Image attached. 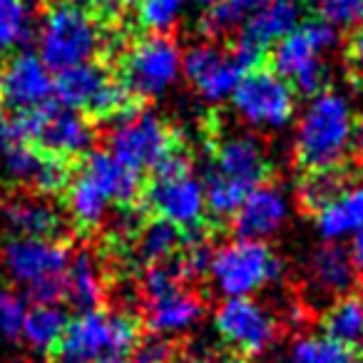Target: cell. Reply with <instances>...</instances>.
Listing matches in <instances>:
<instances>
[{
  "instance_id": "1",
  "label": "cell",
  "mask_w": 363,
  "mask_h": 363,
  "mask_svg": "<svg viewBox=\"0 0 363 363\" xmlns=\"http://www.w3.org/2000/svg\"><path fill=\"white\" fill-rule=\"evenodd\" d=\"M269 177L267 147L252 132L227 135L209 152L204 169V197L207 212L217 219H232L249 192L264 184Z\"/></svg>"
},
{
  "instance_id": "2",
  "label": "cell",
  "mask_w": 363,
  "mask_h": 363,
  "mask_svg": "<svg viewBox=\"0 0 363 363\" xmlns=\"http://www.w3.org/2000/svg\"><path fill=\"white\" fill-rule=\"evenodd\" d=\"M356 145V117L346 95L321 90L308 100L294 132V157L306 172L333 169Z\"/></svg>"
},
{
  "instance_id": "3",
  "label": "cell",
  "mask_w": 363,
  "mask_h": 363,
  "mask_svg": "<svg viewBox=\"0 0 363 363\" xmlns=\"http://www.w3.org/2000/svg\"><path fill=\"white\" fill-rule=\"evenodd\" d=\"M38 55L52 72L95 62L110 45L100 18L80 0H55L35 26Z\"/></svg>"
},
{
  "instance_id": "4",
  "label": "cell",
  "mask_w": 363,
  "mask_h": 363,
  "mask_svg": "<svg viewBox=\"0 0 363 363\" xmlns=\"http://www.w3.org/2000/svg\"><path fill=\"white\" fill-rule=\"evenodd\" d=\"M142 328L132 313L115 308L77 311L50 353V363H95L105 356H130L137 351Z\"/></svg>"
},
{
  "instance_id": "5",
  "label": "cell",
  "mask_w": 363,
  "mask_h": 363,
  "mask_svg": "<svg viewBox=\"0 0 363 363\" xmlns=\"http://www.w3.org/2000/svg\"><path fill=\"white\" fill-rule=\"evenodd\" d=\"M70 257V247L62 239L11 237L0 249V267L33 303H60Z\"/></svg>"
},
{
  "instance_id": "6",
  "label": "cell",
  "mask_w": 363,
  "mask_h": 363,
  "mask_svg": "<svg viewBox=\"0 0 363 363\" xmlns=\"http://www.w3.org/2000/svg\"><path fill=\"white\" fill-rule=\"evenodd\" d=\"M142 199L155 219L174 224L184 234H197L209 214L204 182L194 174L192 160L179 147L152 169V182L142 189Z\"/></svg>"
},
{
  "instance_id": "7",
  "label": "cell",
  "mask_w": 363,
  "mask_h": 363,
  "mask_svg": "<svg viewBox=\"0 0 363 363\" xmlns=\"http://www.w3.org/2000/svg\"><path fill=\"white\" fill-rule=\"evenodd\" d=\"M338 45V30L321 18L298 23L272 48V70L294 87L296 95L313 97L326 90V55Z\"/></svg>"
},
{
  "instance_id": "8",
  "label": "cell",
  "mask_w": 363,
  "mask_h": 363,
  "mask_svg": "<svg viewBox=\"0 0 363 363\" xmlns=\"http://www.w3.org/2000/svg\"><path fill=\"white\" fill-rule=\"evenodd\" d=\"M284 274V264L267 242L239 239L219 244L212 249L207 277L214 291L224 298L254 296L272 286Z\"/></svg>"
},
{
  "instance_id": "9",
  "label": "cell",
  "mask_w": 363,
  "mask_h": 363,
  "mask_svg": "<svg viewBox=\"0 0 363 363\" xmlns=\"http://www.w3.org/2000/svg\"><path fill=\"white\" fill-rule=\"evenodd\" d=\"M11 140L28 142L55 160L70 162L92 152L95 130L87 115L52 100L11 120Z\"/></svg>"
},
{
  "instance_id": "10",
  "label": "cell",
  "mask_w": 363,
  "mask_h": 363,
  "mask_svg": "<svg viewBox=\"0 0 363 363\" xmlns=\"http://www.w3.org/2000/svg\"><path fill=\"white\" fill-rule=\"evenodd\" d=\"M184 50L167 33H147L125 48L120 60V80L132 97L160 100L182 77Z\"/></svg>"
},
{
  "instance_id": "11",
  "label": "cell",
  "mask_w": 363,
  "mask_h": 363,
  "mask_svg": "<svg viewBox=\"0 0 363 363\" xmlns=\"http://www.w3.org/2000/svg\"><path fill=\"white\" fill-rule=\"evenodd\" d=\"M177 147L179 142L174 130L152 110L127 107L122 115L110 120L107 150L140 174L152 172Z\"/></svg>"
},
{
  "instance_id": "12",
  "label": "cell",
  "mask_w": 363,
  "mask_h": 363,
  "mask_svg": "<svg viewBox=\"0 0 363 363\" xmlns=\"http://www.w3.org/2000/svg\"><path fill=\"white\" fill-rule=\"evenodd\" d=\"M232 110L252 130H284L296 115V92L272 67H252L229 97Z\"/></svg>"
},
{
  "instance_id": "13",
  "label": "cell",
  "mask_w": 363,
  "mask_h": 363,
  "mask_svg": "<svg viewBox=\"0 0 363 363\" xmlns=\"http://www.w3.org/2000/svg\"><path fill=\"white\" fill-rule=\"evenodd\" d=\"M55 102L97 120H115L132 107V95L120 77L97 62L55 72Z\"/></svg>"
},
{
  "instance_id": "14",
  "label": "cell",
  "mask_w": 363,
  "mask_h": 363,
  "mask_svg": "<svg viewBox=\"0 0 363 363\" xmlns=\"http://www.w3.org/2000/svg\"><path fill=\"white\" fill-rule=\"evenodd\" d=\"M212 321L224 346L244 358L264 356L279 338L277 313L254 296L224 298Z\"/></svg>"
},
{
  "instance_id": "15",
  "label": "cell",
  "mask_w": 363,
  "mask_h": 363,
  "mask_svg": "<svg viewBox=\"0 0 363 363\" xmlns=\"http://www.w3.org/2000/svg\"><path fill=\"white\" fill-rule=\"evenodd\" d=\"M247 70L249 67L234 55V50H224L214 43H197L182 60V77L209 105L227 102Z\"/></svg>"
},
{
  "instance_id": "16",
  "label": "cell",
  "mask_w": 363,
  "mask_h": 363,
  "mask_svg": "<svg viewBox=\"0 0 363 363\" xmlns=\"http://www.w3.org/2000/svg\"><path fill=\"white\" fill-rule=\"evenodd\" d=\"M301 23L298 0H264L247 18L234 40V55L252 70L259 67L269 50Z\"/></svg>"
},
{
  "instance_id": "17",
  "label": "cell",
  "mask_w": 363,
  "mask_h": 363,
  "mask_svg": "<svg viewBox=\"0 0 363 363\" xmlns=\"http://www.w3.org/2000/svg\"><path fill=\"white\" fill-rule=\"evenodd\" d=\"M55 100V75L38 52L21 50L0 62V102L13 112H30Z\"/></svg>"
},
{
  "instance_id": "18",
  "label": "cell",
  "mask_w": 363,
  "mask_h": 363,
  "mask_svg": "<svg viewBox=\"0 0 363 363\" xmlns=\"http://www.w3.org/2000/svg\"><path fill=\"white\" fill-rule=\"evenodd\" d=\"M3 172L18 187H28L33 194L52 197L62 194L70 182L67 162L45 155L28 142L11 140L3 150Z\"/></svg>"
},
{
  "instance_id": "19",
  "label": "cell",
  "mask_w": 363,
  "mask_h": 363,
  "mask_svg": "<svg viewBox=\"0 0 363 363\" xmlns=\"http://www.w3.org/2000/svg\"><path fill=\"white\" fill-rule=\"evenodd\" d=\"M291 217V199L289 192L279 184H259L254 192L247 194L239 209L232 214L234 237L239 239H257L267 242L274 234L284 229V224Z\"/></svg>"
},
{
  "instance_id": "20",
  "label": "cell",
  "mask_w": 363,
  "mask_h": 363,
  "mask_svg": "<svg viewBox=\"0 0 363 363\" xmlns=\"http://www.w3.org/2000/svg\"><path fill=\"white\" fill-rule=\"evenodd\" d=\"M204 318V301L187 284L145 296V323L155 336L169 338L192 331Z\"/></svg>"
},
{
  "instance_id": "21",
  "label": "cell",
  "mask_w": 363,
  "mask_h": 363,
  "mask_svg": "<svg viewBox=\"0 0 363 363\" xmlns=\"http://www.w3.org/2000/svg\"><path fill=\"white\" fill-rule=\"evenodd\" d=\"M306 289L316 301H336V298L351 294L358 281V272L353 267L346 249L338 244L326 242L323 247L313 249L306 259Z\"/></svg>"
},
{
  "instance_id": "22",
  "label": "cell",
  "mask_w": 363,
  "mask_h": 363,
  "mask_svg": "<svg viewBox=\"0 0 363 363\" xmlns=\"http://www.w3.org/2000/svg\"><path fill=\"white\" fill-rule=\"evenodd\" d=\"M82 174L100 189L112 207L132 209L142 199L140 172L117 160L110 150H92L82 157Z\"/></svg>"
},
{
  "instance_id": "23",
  "label": "cell",
  "mask_w": 363,
  "mask_h": 363,
  "mask_svg": "<svg viewBox=\"0 0 363 363\" xmlns=\"http://www.w3.org/2000/svg\"><path fill=\"white\" fill-rule=\"evenodd\" d=\"M3 224L11 237L60 239L65 219L57 207L43 194H16L3 204Z\"/></svg>"
},
{
  "instance_id": "24",
  "label": "cell",
  "mask_w": 363,
  "mask_h": 363,
  "mask_svg": "<svg viewBox=\"0 0 363 363\" xmlns=\"http://www.w3.org/2000/svg\"><path fill=\"white\" fill-rule=\"evenodd\" d=\"M107 294L105 272L100 267V259L92 252L82 249V252L72 254L70 267L65 274V298L72 308L77 311H90V308H100Z\"/></svg>"
},
{
  "instance_id": "25",
  "label": "cell",
  "mask_w": 363,
  "mask_h": 363,
  "mask_svg": "<svg viewBox=\"0 0 363 363\" xmlns=\"http://www.w3.org/2000/svg\"><path fill=\"white\" fill-rule=\"evenodd\" d=\"M363 229V187H346L316 212V232L323 242L338 244Z\"/></svg>"
},
{
  "instance_id": "26",
  "label": "cell",
  "mask_w": 363,
  "mask_h": 363,
  "mask_svg": "<svg viewBox=\"0 0 363 363\" xmlns=\"http://www.w3.org/2000/svg\"><path fill=\"white\" fill-rule=\"evenodd\" d=\"M65 209L77 232H97L110 217L112 204L85 174L70 177L65 187Z\"/></svg>"
},
{
  "instance_id": "27",
  "label": "cell",
  "mask_w": 363,
  "mask_h": 363,
  "mask_svg": "<svg viewBox=\"0 0 363 363\" xmlns=\"http://www.w3.org/2000/svg\"><path fill=\"white\" fill-rule=\"evenodd\" d=\"M67 313L60 303H33L28 308L21 341L38 356H50L67 326Z\"/></svg>"
},
{
  "instance_id": "28",
  "label": "cell",
  "mask_w": 363,
  "mask_h": 363,
  "mask_svg": "<svg viewBox=\"0 0 363 363\" xmlns=\"http://www.w3.org/2000/svg\"><path fill=\"white\" fill-rule=\"evenodd\" d=\"M323 336L331 341L341 343V346L356 348L363 346V296L356 294H346V296L336 298L328 303L326 313H323Z\"/></svg>"
},
{
  "instance_id": "29",
  "label": "cell",
  "mask_w": 363,
  "mask_h": 363,
  "mask_svg": "<svg viewBox=\"0 0 363 363\" xmlns=\"http://www.w3.org/2000/svg\"><path fill=\"white\" fill-rule=\"evenodd\" d=\"M35 30L30 0H0V62L23 50Z\"/></svg>"
},
{
  "instance_id": "30",
  "label": "cell",
  "mask_w": 363,
  "mask_h": 363,
  "mask_svg": "<svg viewBox=\"0 0 363 363\" xmlns=\"http://www.w3.org/2000/svg\"><path fill=\"white\" fill-rule=\"evenodd\" d=\"M187 242V234L177 229L174 224L169 222H162V219H152L150 224L137 232V257L145 267L150 264H162V262H169L174 259L177 254L182 252Z\"/></svg>"
},
{
  "instance_id": "31",
  "label": "cell",
  "mask_w": 363,
  "mask_h": 363,
  "mask_svg": "<svg viewBox=\"0 0 363 363\" xmlns=\"http://www.w3.org/2000/svg\"><path fill=\"white\" fill-rule=\"evenodd\" d=\"M348 187V177L343 167L333 169H311L298 184V202L303 209L316 214L321 207H326L331 199H336Z\"/></svg>"
},
{
  "instance_id": "32",
  "label": "cell",
  "mask_w": 363,
  "mask_h": 363,
  "mask_svg": "<svg viewBox=\"0 0 363 363\" xmlns=\"http://www.w3.org/2000/svg\"><path fill=\"white\" fill-rule=\"evenodd\" d=\"M264 0H217L214 6L204 11L202 28L207 35L219 38L239 30L247 23V18L262 6Z\"/></svg>"
},
{
  "instance_id": "33",
  "label": "cell",
  "mask_w": 363,
  "mask_h": 363,
  "mask_svg": "<svg viewBox=\"0 0 363 363\" xmlns=\"http://www.w3.org/2000/svg\"><path fill=\"white\" fill-rule=\"evenodd\" d=\"M286 363H358L351 348L326 336H298L286 353Z\"/></svg>"
},
{
  "instance_id": "34",
  "label": "cell",
  "mask_w": 363,
  "mask_h": 363,
  "mask_svg": "<svg viewBox=\"0 0 363 363\" xmlns=\"http://www.w3.org/2000/svg\"><path fill=\"white\" fill-rule=\"evenodd\" d=\"M189 0H137V23L147 33H167L169 35L187 13Z\"/></svg>"
},
{
  "instance_id": "35",
  "label": "cell",
  "mask_w": 363,
  "mask_h": 363,
  "mask_svg": "<svg viewBox=\"0 0 363 363\" xmlns=\"http://www.w3.org/2000/svg\"><path fill=\"white\" fill-rule=\"evenodd\" d=\"M316 13L336 30H356L363 26V0H316Z\"/></svg>"
},
{
  "instance_id": "36",
  "label": "cell",
  "mask_w": 363,
  "mask_h": 363,
  "mask_svg": "<svg viewBox=\"0 0 363 363\" xmlns=\"http://www.w3.org/2000/svg\"><path fill=\"white\" fill-rule=\"evenodd\" d=\"M28 308L30 306H28L26 296L11 291L0 294V336L6 341H21Z\"/></svg>"
},
{
  "instance_id": "37",
  "label": "cell",
  "mask_w": 363,
  "mask_h": 363,
  "mask_svg": "<svg viewBox=\"0 0 363 363\" xmlns=\"http://www.w3.org/2000/svg\"><path fill=\"white\" fill-rule=\"evenodd\" d=\"M80 3L85 8H90L100 21L102 18L105 21H117L127 11V6H130V0H80Z\"/></svg>"
},
{
  "instance_id": "38",
  "label": "cell",
  "mask_w": 363,
  "mask_h": 363,
  "mask_svg": "<svg viewBox=\"0 0 363 363\" xmlns=\"http://www.w3.org/2000/svg\"><path fill=\"white\" fill-rule=\"evenodd\" d=\"M348 67H351V72L356 75V80L363 85V26L356 28L351 35V40H348Z\"/></svg>"
},
{
  "instance_id": "39",
  "label": "cell",
  "mask_w": 363,
  "mask_h": 363,
  "mask_svg": "<svg viewBox=\"0 0 363 363\" xmlns=\"http://www.w3.org/2000/svg\"><path fill=\"white\" fill-rule=\"evenodd\" d=\"M167 361H169V346L164 341H152L147 346H142L140 353L130 363H167Z\"/></svg>"
},
{
  "instance_id": "40",
  "label": "cell",
  "mask_w": 363,
  "mask_h": 363,
  "mask_svg": "<svg viewBox=\"0 0 363 363\" xmlns=\"http://www.w3.org/2000/svg\"><path fill=\"white\" fill-rule=\"evenodd\" d=\"M348 257H351L353 267H356L358 277L363 274V229L361 232H356L351 237V247H348Z\"/></svg>"
},
{
  "instance_id": "41",
  "label": "cell",
  "mask_w": 363,
  "mask_h": 363,
  "mask_svg": "<svg viewBox=\"0 0 363 363\" xmlns=\"http://www.w3.org/2000/svg\"><path fill=\"white\" fill-rule=\"evenodd\" d=\"M197 363H252V361L239 356V353H209V356L199 358Z\"/></svg>"
},
{
  "instance_id": "42",
  "label": "cell",
  "mask_w": 363,
  "mask_h": 363,
  "mask_svg": "<svg viewBox=\"0 0 363 363\" xmlns=\"http://www.w3.org/2000/svg\"><path fill=\"white\" fill-rule=\"evenodd\" d=\"M11 142V115L8 107L0 102V147H6Z\"/></svg>"
},
{
  "instance_id": "43",
  "label": "cell",
  "mask_w": 363,
  "mask_h": 363,
  "mask_svg": "<svg viewBox=\"0 0 363 363\" xmlns=\"http://www.w3.org/2000/svg\"><path fill=\"white\" fill-rule=\"evenodd\" d=\"M95 363H130L125 356H105V358H100V361H95Z\"/></svg>"
},
{
  "instance_id": "44",
  "label": "cell",
  "mask_w": 363,
  "mask_h": 363,
  "mask_svg": "<svg viewBox=\"0 0 363 363\" xmlns=\"http://www.w3.org/2000/svg\"><path fill=\"white\" fill-rule=\"evenodd\" d=\"M356 142H358V145L363 147V117H361V120L356 122Z\"/></svg>"
},
{
  "instance_id": "45",
  "label": "cell",
  "mask_w": 363,
  "mask_h": 363,
  "mask_svg": "<svg viewBox=\"0 0 363 363\" xmlns=\"http://www.w3.org/2000/svg\"><path fill=\"white\" fill-rule=\"evenodd\" d=\"M189 3H192V6L204 8V11H207V8H209V6H214V3H217V0H189Z\"/></svg>"
},
{
  "instance_id": "46",
  "label": "cell",
  "mask_w": 363,
  "mask_h": 363,
  "mask_svg": "<svg viewBox=\"0 0 363 363\" xmlns=\"http://www.w3.org/2000/svg\"><path fill=\"white\" fill-rule=\"evenodd\" d=\"M361 174H363V162H361Z\"/></svg>"
},
{
  "instance_id": "47",
  "label": "cell",
  "mask_w": 363,
  "mask_h": 363,
  "mask_svg": "<svg viewBox=\"0 0 363 363\" xmlns=\"http://www.w3.org/2000/svg\"><path fill=\"white\" fill-rule=\"evenodd\" d=\"M0 294H3V291H0Z\"/></svg>"
}]
</instances>
